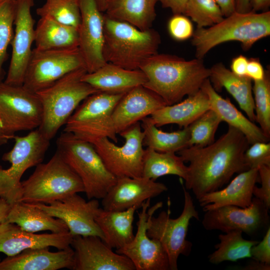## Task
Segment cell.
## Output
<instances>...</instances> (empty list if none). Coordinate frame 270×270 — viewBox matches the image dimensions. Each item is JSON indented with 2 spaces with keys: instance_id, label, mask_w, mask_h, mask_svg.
<instances>
[{
  "instance_id": "6da1fadb",
  "label": "cell",
  "mask_w": 270,
  "mask_h": 270,
  "mask_svg": "<svg viewBox=\"0 0 270 270\" xmlns=\"http://www.w3.org/2000/svg\"><path fill=\"white\" fill-rule=\"evenodd\" d=\"M249 145L242 132L228 126L226 132L212 144L178 152L184 161L190 163L184 180L186 188L197 200L222 188L234 174L248 170L244 153Z\"/></svg>"
},
{
  "instance_id": "7a4b0ae2",
  "label": "cell",
  "mask_w": 270,
  "mask_h": 270,
  "mask_svg": "<svg viewBox=\"0 0 270 270\" xmlns=\"http://www.w3.org/2000/svg\"><path fill=\"white\" fill-rule=\"evenodd\" d=\"M140 70L147 78L143 86L159 96L167 105L197 92L210 75L203 59L186 60L158 52L146 60Z\"/></svg>"
},
{
  "instance_id": "3957f363",
  "label": "cell",
  "mask_w": 270,
  "mask_h": 270,
  "mask_svg": "<svg viewBox=\"0 0 270 270\" xmlns=\"http://www.w3.org/2000/svg\"><path fill=\"white\" fill-rule=\"evenodd\" d=\"M102 56L106 62L130 70H140L142 63L157 54L159 33L150 28L140 30L104 14Z\"/></svg>"
},
{
  "instance_id": "277c9868",
  "label": "cell",
  "mask_w": 270,
  "mask_h": 270,
  "mask_svg": "<svg viewBox=\"0 0 270 270\" xmlns=\"http://www.w3.org/2000/svg\"><path fill=\"white\" fill-rule=\"evenodd\" d=\"M270 34V11L261 13L235 11L216 24L197 28L192 37V44L195 48L196 58L203 59L211 49L222 43L237 41L241 43L244 50H248L256 42Z\"/></svg>"
},
{
  "instance_id": "5b68a950",
  "label": "cell",
  "mask_w": 270,
  "mask_h": 270,
  "mask_svg": "<svg viewBox=\"0 0 270 270\" xmlns=\"http://www.w3.org/2000/svg\"><path fill=\"white\" fill-rule=\"evenodd\" d=\"M86 72L84 68L76 70L36 92L42 108V122L38 128L50 140L80 104L98 91L82 80Z\"/></svg>"
},
{
  "instance_id": "8992f818",
  "label": "cell",
  "mask_w": 270,
  "mask_h": 270,
  "mask_svg": "<svg viewBox=\"0 0 270 270\" xmlns=\"http://www.w3.org/2000/svg\"><path fill=\"white\" fill-rule=\"evenodd\" d=\"M56 143V150L81 180L88 200L102 199L117 178L106 168L93 144L64 131Z\"/></svg>"
},
{
  "instance_id": "52a82bcc",
  "label": "cell",
  "mask_w": 270,
  "mask_h": 270,
  "mask_svg": "<svg viewBox=\"0 0 270 270\" xmlns=\"http://www.w3.org/2000/svg\"><path fill=\"white\" fill-rule=\"evenodd\" d=\"M21 183V202L30 204H49L84 192L79 176L57 150L47 162L38 164Z\"/></svg>"
},
{
  "instance_id": "ba28073f",
  "label": "cell",
  "mask_w": 270,
  "mask_h": 270,
  "mask_svg": "<svg viewBox=\"0 0 270 270\" xmlns=\"http://www.w3.org/2000/svg\"><path fill=\"white\" fill-rule=\"evenodd\" d=\"M184 204L181 214L176 218H170L169 202L166 211L161 212L156 217L153 216L156 210L162 207L158 202L148 208V236L158 240L166 251L169 261L170 270H178V260L180 254L189 256L192 244L186 238L190 222L192 218L199 220L193 200L190 192L183 186Z\"/></svg>"
},
{
  "instance_id": "9c48e42d",
  "label": "cell",
  "mask_w": 270,
  "mask_h": 270,
  "mask_svg": "<svg viewBox=\"0 0 270 270\" xmlns=\"http://www.w3.org/2000/svg\"><path fill=\"white\" fill-rule=\"evenodd\" d=\"M12 149L2 157L10 166L4 169L0 165V198L10 206L21 202V178L28 168L42 162L50 144L38 128L25 136H14Z\"/></svg>"
},
{
  "instance_id": "30bf717a",
  "label": "cell",
  "mask_w": 270,
  "mask_h": 270,
  "mask_svg": "<svg viewBox=\"0 0 270 270\" xmlns=\"http://www.w3.org/2000/svg\"><path fill=\"white\" fill-rule=\"evenodd\" d=\"M167 104L154 92L143 86L125 93L110 116L92 134L88 142L103 138L118 142L116 135Z\"/></svg>"
},
{
  "instance_id": "8fae6325",
  "label": "cell",
  "mask_w": 270,
  "mask_h": 270,
  "mask_svg": "<svg viewBox=\"0 0 270 270\" xmlns=\"http://www.w3.org/2000/svg\"><path fill=\"white\" fill-rule=\"evenodd\" d=\"M42 108L36 95L23 86L0 84V126L10 139L16 132L40 126Z\"/></svg>"
},
{
  "instance_id": "7c38bea8",
  "label": "cell",
  "mask_w": 270,
  "mask_h": 270,
  "mask_svg": "<svg viewBox=\"0 0 270 270\" xmlns=\"http://www.w3.org/2000/svg\"><path fill=\"white\" fill-rule=\"evenodd\" d=\"M124 139L118 146L107 138H101L92 144L108 171L116 178L142 176L144 132L140 122L122 132Z\"/></svg>"
},
{
  "instance_id": "4fadbf2b",
  "label": "cell",
  "mask_w": 270,
  "mask_h": 270,
  "mask_svg": "<svg viewBox=\"0 0 270 270\" xmlns=\"http://www.w3.org/2000/svg\"><path fill=\"white\" fill-rule=\"evenodd\" d=\"M82 68H86L85 64L78 48L44 50L34 48L22 86L36 93L69 72Z\"/></svg>"
},
{
  "instance_id": "5bb4252c",
  "label": "cell",
  "mask_w": 270,
  "mask_h": 270,
  "mask_svg": "<svg viewBox=\"0 0 270 270\" xmlns=\"http://www.w3.org/2000/svg\"><path fill=\"white\" fill-rule=\"evenodd\" d=\"M268 210L264 202L253 197L246 208L227 206L204 212L202 225L208 230H218L224 233L240 230L254 236L270 226Z\"/></svg>"
},
{
  "instance_id": "9a60e30c",
  "label": "cell",
  "mask_w": 270,
  "mask_h": 270,
  "mask_svg": "<svg viewBox=\"0 0 270 270\" xmlns=\"http://www.w3.org/2000/svg\"><path fill=\"white\" fill-rule=\"evenodd\" d=\"M32 204L48 215L62 220L73 236H96L104 241V235L95 220L100 208L98 199L86 201L74 194L49 204Z\"/></svg>"
},
{
  "instance_id": "2e32d148",
  "label": "cell",
  "mask_w": 270,
  "mask_h": 270,
  "mask_svg": "<svg viewBox=\"0 0 270 270\" xmlns=\"http://www.w3.org/2000/svg\"><path fill=\"white\" fill-rule=\"evenodd\" d=\"M34 0H16L14 31L11 42L12 56L4 82L22 86L34 40V20L32 14Z\"/></svg>"
},
{
  "instance_id": "e0dca14e",
  "label": "cell",
  "mask_w": 270,
  "mask_h": 270,
  "mask_svg": "<svg viewBox=\"0 0 270 270\" xmlns=\"http://www.w3.org/2000/svg\"><path fill=\"white\" fill-rule=\"evenodd\" d=\"M150 200L142 204L138 213L137 231L133 240L116 252L127 256L136 270H170L168 258L162 245L146 234Z\"/></svg>"
},
{
  "instance_id": "ac0fdd59",
  "label": "cell",
  "mask_w": 270,
  "mask_h": 270,
  "mask_svg": "<svg viewBox=\"0 0 270 270\" xmlns=\"http://www.w3.org/2000/svg\"><path fill=\"white\" fill-rule=\"evenodd\" d=\"M80 22L78 29V48L88 73L92 72L106 62L102 56L104 14L95 0H78Z\"/></svg>"
},
{
  "instance_id": "d6986e66",
  "label": "cell",
  "mask_w": 270,
  "mask_h": 270,
  "mask_svg": "<svg viewBox=\"0 0 270 270\" xmlns=\"http://www.w3.org/2000/svg\"><path fill=\"white\" fill-rule=\"evenodd\" d=\"M74 270H136L126 256L112 251L98 236H74Z\"/></svg>"
},
{
  "instance_id": "ffe728a7",
  "label": "cell",
  "mask_w": 270,
  "mask_h": 270,
  "mask_svg": "<svg viewBox=\"0 0 270 270\" xmlns=\"http://www.w3.org/2000/svg\"><path fill=\"white\" fill-rule=\"evenodd\" d=\"M124 94L98 91L88 96L69 118L64 132L87 142L92 132L110 116Z\"/></svg>"
},
{
  "instance_id": "44dd1931",
  "label": "cell",
  "mask_w": 270,
  "mask_h": 270,
  "mask_svg": "<svg viewBox=\"0 0 270 270\" xmlns=\"http://www.w3.org/2000/svg\"><path fill=\"white\" fill-rule=\"evenodd\" d=\"M167 190L164 184L144 176L117 178L114 184L102 198V208L122 211L134 206L140 208L146 200L156 197Z\"/></svg>"
},
{
  "instance_id": "7402d4cb",
  "label": "cell",
  "mask_w": 270,
  "mask_h": 270,
  "mask_svg": "<svg viewBox=\"0 0 270 270\" xmlns=\"http://www.w3.org/2000/svg\"><path fill=\"white\" fill-rule=\"evenodd\" d=\"M73 236L69 231L36 234L22 230L16 224L0 223V252L14 256L30 248L54 247L62 250L70 246Z\"/></svg>"
},
{
  "instance_id": "603a6c76",
  "label": "cell",
  "mask_w": 270,
  "mask_h": 270,
  "mask_svg": "<svg viewBox=\"0 0 270 270\" xmlns=\"http://www.w3.org/2000/svg\"><path fill=\"white\" fill-rule=\"evenodd\" d=\"M74 250L70 246L58 252H50L49 247L26 250L14 256L0 260V270H73Z\"/></svg>"
},
{
  "instance_id": "cb8c5ba5",
  "label": "cell",
  "mask_w": 270,
  "mask_h": 270,
  "mask_svg": "<svg viewBox=\"0 0 270 270\" xmlns=\"http://www.w3.org/2000/svg\"><path fill=\"white\" fill-rule=\"evenodd\" d=\"M257 182H260L258 168H250L239 173L226 188L206 194L198 200L204 212L227 206L246 208L252 203Z\"/></svg>"
},
{
  "instance_id": "d4e9b609",
  "label": "cell",
  "mask_w": 270,
  "mask_h": 270,
  "mask_svg": "<svg viewBox=\"0 0 270 270\" xmlns=\"http://www.w3.org/2000/svg\"><path fill=\"white\" fill-rule=\"evenodd\" d=\"M82 80L98 91L125 94L135 87L144 86L147 78L140 70H127L106 62L96 71L86 72Z\"/></svg>"
},
{
  "instance_id": "484cf974",
  "label": "cell",
  "mask_w": 270,
  "mask_h": 270,
  "mask_svg": "<svg viewBox=\"0 0 270 270\" xmlns=\"http://www.w3.org/2000/svg\"><path fill=\"white\" fill-rule=\"evenodd\" d=\"M200 88L208 96L210 109L219 116L222 122H226L228 126L242 132L250 144L256 142L269 141L270 138L260 127L238 110L229 98H224L218 94L209 78L205 80Z\"/></svg>"
},
{
  "instance_id": "4316f807",
  "label": "cell",
  "mask_w": 270,
  "mask_h": 270,
  "mask_svg": "<svg viewBox=\"0 0 270 270\" xmlns=\"http://www.w3.org/2000/svg\"><path fill=\"white\" fill-rule=\"evenodd\" d=\"M210 108L207 94L202 89L178 103L166 105L150 115V119L157 126L176 124L186 128L204 112Z\"/></svg>"
},
{
  "instance_id": "83f0119b",
  "label": "cell",
  "mask_w": 270,
  "mask_h": 270,
  "mask_svg": "<svg viewBox=\"0 0 270 270\" xmlns=\"http://www.w3.org/2000/svg\"><path fill=\"white\" fill-rule=\"evenodd\" d=\"M209 80L214 90L224 88L234 98L248 118L256 121L252 80L247 76H239L228 69L222 63L212 66Z\"/></svg>"
},
{
  "instance_id": "f1b7e54d",
  "label": "cell",
  "mask_w": 270,
  "mask_h": 270,
  "mask_svg": "<svg viewBox=\"0 0 270 270\" xmlns=\"http://www.w3.org/2000/svg\"><path fill=\"white\" fill-rule=\"evenodd\" d=\"M139 208L134 206L122 211L100 208L95 220L104 235V242L110 248L118 250L133 240L134 214Z\"/></svg>"
},
{
  "instance_id": "f546056e",
  "label": "cell",
  "mask_w": 270,
  "mask_h": 270,
  "mask_svg": "<svg viewBox=\"0 0 270 270\" xmlns=\"http://www.w3.org/2000/svg\"><path fill=\"white\" fill-rule=\"evenodd\" d=\"M4 221L32 233L44 230L54 233L69 231L62 220L48 215L32 204L22 202L11 206Z\"/></svg>"
},
{
  "instance_id": "4dcf8cb0",
  "label": "cell",
  "mask_w": 270,
  "mask_h": 270,
  "mask_svg": "<svg viewBox=\"0 0 270 270\" xmlns=\"http://www.w3.org/2000/svg\"><path fill=\"white\" fill-rule=\"evenodd\" d=\"M158 0H106L105 14L140 30L151 28L156 18Z\"/></svg>"
},
{
  "instance_id": "1f68e13d",
  "label": "cell",
  "mask_w": 270,
  "mask_h": 270,
  "mask_svg": "<svg viewBox=\"0 0 270 270\" xmlns=\"http://www.w3.org/2000/svg\"><path fill=\"white\" fill-rule=\"evenodd\" d=\"M38 50H62L78 48V29L42 16L34 28V40Z\"/></svg>"
},
{
  "instance_id": "d6a6232c",
  "label": "cell",
  "mask_w": 270,
  "mask_h": 270,
  "mask_svg": "<svg viewBox=\"0 0 270 270\" xmlns=\"http://www.w3.org/2000/svg\"><path fill=\"white\" fill-rule=\"evenodd\" d=\"M144 137L143 145L162 152H178L188 146L190 138L188 127L172 132H165L158 128L150 117L142 120Z\"/></svg>"
},
{
  "instance_id": "836d02e7",
  "label": "cell",
  "mask_w": 270,
  "mask_h": 270,
  "mask_svg": "<svg viewBox=\"0 0 270 270\" xmlns=\"http://www.w3.org/2000/svg\"><path fill=\"white\" fill-rule=\"evenodd\" d=\"M188 166L175 152H162L147 148L144 150L142 176L156 181L166 175L177 176L184 180L186 177Z\"/></svg>"
},
{
  "instance_id": "e575fe53",
  "label": "cell",
  "mask_w": 270,
  "mask_h": 270,
  "mask_svg": "<svg viewBox=\"0 0 270 270\" xmlns=\"http://www.w3.org/2000/svg\"><path fill=\"white\" fill-rule=\"evenodd\" d=\"M240 230H232L218 235L220 242L215 245L216 250L208 256L210 262L218 264L225 261L236 262L250 258L252 247L258 241L248 240Z\"/></svg>"
},
{
  "instance_id": "d590c367",
  "label": "cell",
  "mask_w": 270,
  "mask_h": 270,
  "mask_svg": "<svg viewBox=\"0 0 270 270\" xmlns=\"http://www.w3.org/2000/svg\"><path fill=\"white\" fill-rule=\"evenodd\" d=\"M40 17L48 16L62 24L78 29L81 20L78 0H46L36 9Z\"/></svg>"
},
{
  "instance_id": "8d00e7d4",
  "label": "cell",
  "mask_w": 270,
  "mask_h": 270,
  "mask_svg": "<svg viewBox=\"0 0 270 270\" xmlns=\"http://www.w3.org/2000/svg\"><path fill=\"white\" fill-rule=\"evenodd\" d=\"M221 122V118L214 110L210 108L204 112L188 126L190 138L188 147H204L214 142Z\"/></svg>"
},
{
  "instance_id": "74e56055",
  "label": "cell",
  "mask_w": 270,
  "mask_h": 270,
  "mask_svg": "<svg viewBox=\"0 0 270 270\" xmlns=\"http://www.w3.org/2000/svg\"><path fill=\"white\" fill-rule=\"evenodd\" d=\"M252 92L254 97L256 121L264 133L270 137V74L266 70L264 78L254 81Z\"/></svg>"
},
{
  "instance_id": "f35d334b",
  "label": "cell",
  "mask_w": 270,
  "mask_h": 270,
  "mask_svg": "<svg viewBox=\"0 0 270 270\" xmlns=\"http://www.w3.org/2000/svg\"><path fill=\"white\" fill-rule=\"evenodd\" d=\"M184 15L191 18L197 28L212 26L224 18L214 0H188Z\"/></svg>"
},
{
  "instance_id": "ab89813d",
  "label": "cell",
  "mask_w": 270,
  "mask_h": 270,
  "mask_svg": "<svg viewBox=\"0 0 270 270\" xmlns=\"http://www.w3.org/2000/svg\"><path fill=\"white\" fill-rule=\"evenodd\" d=\"M16 0H0V84L4 77L3 66L14 31Z\"/></svg>"
},
{
  "instance_id": "60d3db41",
  "label": "cell",
  "mask_w": 270,
  "mask_h": 270,
  "mask_svg": "<svg viewBox=\"0 0 270 270\" xmlns=\"http://www.w3.org/2000/svg\"><path fill=\"white\" fill-rule=\"evenodd\" d=\"M248 146L244 153V160L248 169L262 166H270V143L256 142Z\"/></svg>"
},
{
  "instance_id": "b9f144b4",
  "label": "cell",
  "mask_w": 270,
  "mask_h": 270,
  "mask_svg": "<svg viewBox=\"0 0 270 270\" xmlns=\"http://www.w3.org/2000/svg\"><path fill=\"white\" fill-rule=\"evenodd\" d=\"M168 30L170 36L177 41H184L193 36L192 24L188 16L182 14H174L168 20Z\"/></svg>"
},
{
  "instance_id": "7bdbcfd3",
  "label": "cell",
  "mask_w": 270,
  "mask_h": 270,
  "mask_svg": "<svg viewBox=\"0 0 270 270\" xmlns=\"http://www.w3.org/2000/svg\"><path fill=\"white\" fill-rule=\"evenodd\" d=\"M260 182L261 186H254L252 194L254 197L261 200L270 208V166H262L258 168Z\"/></svg>"
},
{
  "instance_id": "ee69618b",
  "label": "cell",
  "mask_w": 270,
  "mask_h": 270,
  "mask_svg": "<svg viewBox=\"0 0 270 270\" xmlns=\"http://www.w3.org/2000/svg\"><path fill=\"white\" fill-rule=\"evenodd\" d=\"M250 254L252 259L270 265V226L262 240L252 247Z\"/></svg>"
},
{
  "instance_id": "f6af8a7d",
  "label": "cell",
  "mask_w": 270,
  "mask_h": 270,
  "mask_svg": "<svg viewBox=\"0 0 270 270\" xmlns=\"http://www.w3.org/2000/svg\"><path fill=\"white\" fill-rule=\"evenodd\" d=\"M266 74L260 60L257 58L248 59L246 69V76L252 80H260L264 78Z\"/></svg>"
},
{
  "instance_id": "bcb514c9",
  "label": "cell",
  "mask_w": 270,
  "mask_h": 270,
  "mask_svg": "<svg viewBox=\"0 0 270 270\" xmlns=\"http://www.w3.org/2000/svg\"><path fill=\"white\" fill-rule=\"evenodd\" d=\"M248 60V59L242 55L234 58L230 64L231 72L239 76H246Z\"/></svg>"
},
{
  "instance_id": "7dc6e473",
  "label": "cell",
  "mask_w": 270,
  "mask_h": 270,
  "mask_svg": "<svg viewBox=\"0 0 270 270\" xmlns=\"http://www.w3.org/2000/svg\"><path fill=\"white\" fill-rule=\"evenodd\" d=\"M162 7L170 8L174 14H184L188 0H158Z\"/></svg>"
},
{
  "instance_id": "c3c4849f",
  "label": "cell",
  "mask_w": 270,
  "mask_h": 270,
  "mask_svg": "<svg viewBox=\"0 0 270 270\" xmlns=\"http://www.w3.org/2000/svg\"><path fill=\"white\" fill-rule=\"evenodd\" d=\"M224 16L226 17L235 12L236 0H214Z\"/></svg>"
},
{
  "instance_id": "681fc988",
  "label": "cell",
  "mask_w": 270,
  "mask_h": 270,
  "mask_svg": "<svg viewBox=\"0 0 270 270\" xmlns=\"http://www.w3.org/2000/svg\"><path fill=\"white\" fill-rule=\"evenodd\" d=\"M236 270H270V265L252 258L244 266L237 268Z\"/></svg>"
},
{
  "instance_id": "f907efd6",
  "label": "cell",
  "mask_w": 270,
  "mask_h": 270,
  "mask_svg": "<svg viewBox=\"0 0 270 270\" xmlns=\"http://www.w3.org/2000/svg\"><path fill=\"white\" fill-rule=\"evenodd\" d=\"M270 5V0H250L251 11L256 12L266 10Z\"/></svg>"
},
{
  "instance_id": "816d5d0a",
  "label": "cell",
  "mask_w": 270,
  "mask_h": 270,
  "mask_svg": "<svg viewBox=\"0 0 270 270\" xmlns=\"http://www.w3.org/2000/svg\"><path fill=\"white\" fill-rule=\"evenodd\" d=\"M235 11L240 13H246L251 11L250 0H236Z\"/></svg>"
},
{
  "instance_id": "f5cc1de1",
  "label": "cell",
  "mask_w": 270,
  "mask_h": 270,
  "mask_svg": "<svg viewBox=\"0 0 270 270\" xmlns=\"http://www.w3.org/2000/svg\"><path fill=\"white\" fill-rule=\"evenodd\" d=\"M10 207L5 200L0 198V223L5 220Z\"/></svg>"
},
{
  "instance_id": "db71d44e",
  "label": "cell",
  "mask_w": 270,
  "mask_h": 270,
  "mask_svg": "<svg viewBox=\"0 0 270 270\" xmlns=\"http://www.w3.org/2000/svg\"><path fill=\"white\" fill-rule=\"evenodd\" d=\"M9 140L10 138L4 133L0 126V146L6 144Z\"/></svg>"
},
{
  "instance_id": "11a10c76",
  "label": "cell",
  "mask_w": 270,
  "mask_h": 270,
  "mask_svg": "<svg viewBox=\"0 0 270 270\" xmlns=\"http://www.w3.org/2000/svg\"><path fill=\"white\" fill-rule=\"evenodd\" d=\"M106 1V0H95L99 10L102 12H105Z\"/></svg>"
}]
</instances>
